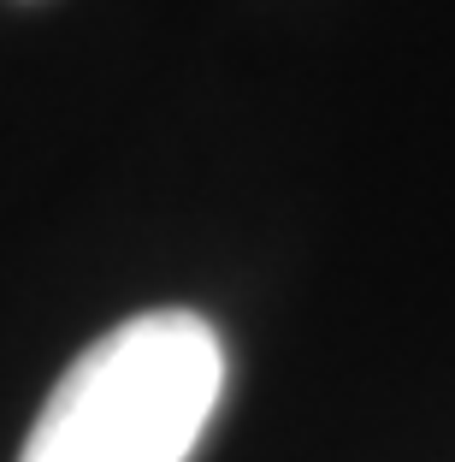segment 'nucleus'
<instances>
[{
    "label": "nucleus",
    "mask_w": 455,
    "mask_h": 462,
    "mask_svg": "<svg viewBox=\"0 0 455 462\" xmlns=\"http://www.w3.org/2000/svg\"><path fill=\"white\" fill-rule=\"evenodd\" d=\"M219 392L225 344L201 314H136L66 367L18 462H189Z\"/></svg>",
    "instance_id": "obj_1"
}]
</instances>
